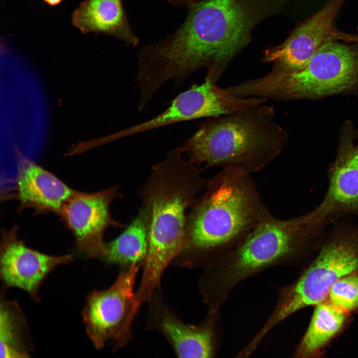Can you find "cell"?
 I'll use <instances>...</instances> for the list:
<instances>
[{
    "label": "cell",
    "mask_w": 358,
    "mask_h": 358,
    "mask_svg": "<svg viewBox=\"0 0 358 358\" xmlns=\"http://www.w3.org/2000/svg\"><path fill=\"white\" fill-rule=\"evenodd\" d=\"M289 0H204L189 6L183 23L163 40L151 44L149 56L163 80L179 86L198 69L214 83L231 60L250 40L262 20Z\"/></svg>",
    "instance_id": "cell-1"
},
{
    "label": "cell",
    "mask_w": 358,
    "mask_h": 358,
    "mask_svg": "<svg viewBox=\"0 0 358 358\" xmlns=\"http://www.w3.org/2000/svg\"><path fill=\"white\" fill-rule=\"evenodd\" d=\"M203 194L188 209L183 249L172 264L209 267L236 249L272 214L251 174L228 167L207 179Z\"/></svg>",
    "instance_id": "cell-2"
},
{
    "label": "cell",
    "mask_w": 358,
    "mask_h": 358,
    "mask_svg": "<svg viewBox=\"0 0 358 358\" xmlns=\"http://www.w3.org/2000/svg\"><path fill=\"white\" fill-rule=\"evenodd\" d=\"M183 152L181 147L171 151L139 189L149 220L148 250L136 291L143 302L160 288L164 271L181 252L188 209L207 183L201 164L184 160Z\"/></svg>",
    "instance_id": "cell-3"
},
{
    "label": "cell",
    "mask_w": 358,
    "mask_h": 358,
    "mask_svg": "<svg viewBox=\"0 0 358 358\" xmlns=\"http://www.w3.org/2000/svg\"><path fill=\"white\" fill-rule=\"evenodd\" d=\"M320 236L308 231L302 216L261 221L233 251L203 268L198 288L203 301L219 309L242 281L278 265L303 264L316 251Z\"/></svg>",
    "instance_id": "cell-4"
},
{
    "label": "cell",
    "mask_w": 358,
    "mask_h": 358,
    "mask_svg": "<svg viewBox=\"0 0 358 358\" xmlns=\"http://www.w3.org/2000/svg\"><path fill=\"white\" fill-rule=\"evenodd\" d=\"M273 108L262 104L203 123L181 146L188 160L205 168L235 167L252 174L281 153L286 131L274 120Z\"/></svg>",
    "instance_id": "cell-5"
},
{
    "label": "cell",
    "mask_w": 358,
    "mask_h": 358,
    "mask_svg": "<svg viewBox=\"0 0 358 358\" xmlns=\"http://www.w3.org/2000/svg\"><path fill=\"white\" fill-rule=\"evenodd\" d=\"M358 87V34L341 32L327 39L301 70L269 72L236 85L240 97L285 100L324 96Z\"/></svg>",
    "instance_id": "cell-6"
},
{
    "label": "cell",
    "mask_w": 358,
    "mask_h": 358,
    "mask_svg": "<svg viewBox=\"0 0 358 358\" xmlns=\"http://www.w3.org/2000/svg\"><path fill=\"white\" fill-rule=\"evenodd\" d=\"M316 252L296 279L277 288L278 300L261 329L263 334L293 313L326 300L336 281L358 271V225L349 216L332 223L321 234Z\"/></svg>",
    "instance_id": "cell-7"
},
{
    "label": "cell",
    "mask_w": 358,
    "mask_h": 358,
    "mask_svg": "<svg viewBox=\"0 0 358 358\" xmlns=\"http://www.w3.org/2000/svg\"><path fill=\"white\" fill-rule=\"evenodd\" d=\"M141 265L120 269L109 288L94 290L86 299L82 312L87 334L95 348L100 350L109 342L116 352L133 338V321L141 306L134 290Z\"/></svg>",
    "instance_id": "cell-8"
},
{
    "label": "cell",
    "mask_w": 358,
    "mask_h": 358,
    "mask_svg": "<svg viewBox=\"0 0 358 358\" xmlns=\"http://www.w3.org/2000/svg\"><path fill=\"white\" fill-rule=\"evenodd\" d=\"M119 185L96 192L78 191L63 205L59 215L72 233L77 251L89 258H99L104 247V234L110 226H125L111 216L112 201L122 195Z\"/></svg>",
    "instance_id": "cell-9"
},
{
    "label": "cell",
    "mask_w": 358,
    "mask_h": 358,
    "mask_svg": "<svg viewBox=\"0 0 358 358\" xmlns=\"http://www.w3.org/2000/svg\"><path fill=\"white\" fill-rule=\"evenodd\" d=\"M328 186L318 205L303 214L310 231L320 235L332 223L358 216V147L342 144L328 172Z\"/></svg>",
    "instance_id": "cell-10"
},
{
    "label": "cell",
    "mask_w": 358,
    "mask_h": 358,
    "mask_svg": "<svg viewBox=\"0 0 358 358\" xmlns=\"http://www.w3.org/2000/svg\"><path fill=\"white\" fill-rule=\"evenodd\" d=\"M251 98L229 94L226 89L205 78L173 100L166 110L144 123L116 133L118 139L181 121L205 117H217L252 107Z\"/></svg>",
    "instance_id": "cell-11"
},
{
    "label": "cell",
    "mask_w": 358,
    "mask_h": 358,
    "mask_svg": "<svg viewBox=\"0 0 358 358\" xmlns=\"http://www.w3.org/2000/svg\"><path fill=\"white\" fill-rule=\"evenodd\" d=\"M147 321L148 330L164 335L179 358H212L217 344L219 311L209 310L197 325L182 322L165 303L160 289L149 301Z\"/></svg>",
    "instance_id": "cell-12"
},
{
    "label": "cell",
    "mask_w": 358,
    "mask_h": 358,
    "mask_svg": "<svg viewBox=\"0 0 358 358\" xmlns=\"http://www.w3.org/2000/svg\"><path fill=\"white\" fill-rule=\"evenodd\" d=\"M17 226L1 231L0 277L4 287H17L39 302V290L48 275L57 267L74 260L73 254L54 256L27 247L17 236Z\"/></svg>",
    "instance_id": "cell-13"
},
{
    "label": "cell",
    "mask_w": 358,
    "mask_h": 358,
    "mask_svg": "<svg viewBox=\"0 0 358 358\" xmlns=\"http://www.w3.org/2000/svg\"><path fill=\"white\" fill-rule=\"evenodd\" d=\"M345 0H329L282 44L266 50L263 61L273 64L269 72L287 74L302 69L322 44L339 32L334 27V19Z\"/></svg>",
    "instance_id": "cell-14"
},
{
    "label": "cell",
    "mask_w": 358,
    "mask_h": 358,
    "mask_svg": "<svg viewBox=\"0 0 358 358\" xmlns=\"http://www.w3.org/2000/svg\"><path fill=\"white\" fill-rule=\"evenodd\" d=\"M18 171L15 179L19 211L60 214L64 204L77 192L52 173L24 156L15 147Z\"/></svg>",
    "instance_id": "cell-15"
},
{
    "label": "cell",
    "mask_w": 358,
    "mask_h": 358,
    "mask_svg": "<svg viewBox=\"0 0 358 358\" xmlns=\"http://www.w3.org/2000/svg\"><path fill=\"white\" fill-rule=\"evenodd\" d=\"M71 17L72 24L83 34H104L133 47L139 43L122 0H84L73 11Z\"/></svg>",
    "instance_id": "cell-16"
},
{
    "label": "cell",
    "mask_w": 358,
    "mask_h": 358,
    "mask_svg": "<svg viewBox=\"0 0 358 358\" xmlns=\"http://www.w3.org/2000/svg\"><path fill=\"white\" fill-rule=\"evenodd\" d=\"M149 220L142 207L131 222L117 237L105 242L100 258L105 263L117 265L120 269L134 265L142 266L148 246Z\"/></svg>",
    "instance_id": "cell-17"
},
{
    "label": "cell",
    "mask_w": 358,
    "mask_h": 358,
    "mask_svg": "<svg viewBox=\"0 0 358 358\" xmlns=\"http://www.w3.org/2000/svg\"><path fill=\"white\" fill-rule=\"evenodd\" d=\"M314 306L308 327L294 351V357H318L347 322L349 313L327 300Z\"/></svg>",
    "instance_id": "cell-18"
},
{
    "label": "cell",
    "mask_w": 358,
    "mask_h": 358,
    "mask_svg": "<svg viewBox=\"0 0 358 358\" xmlns=\"http://www.w3.org/2000/svg\"><path fill=\"white\" fill-rule=\"evenodd\" d=\"M0 358L30 357L34 350L26 319L16 301L1 298Z\"/></svg>",
    "instance_id": "cell-19"
},
{
    "label": "cell",
    "mask_w": 358,
    "mask_h": 358,
    "mask_svg": "<svg viewBox=\"0 0 358 358\" xmlns=\"http://www.w3.org/2000/svg\"><path fill=\"white\" fill-rule=\"evenodd\" d=\"M349 313L358 310V271L339 279L331 287L326 299Z\"/></svg>",
    "instance_id": "cell-20"
},
{
    "label": "cell",
    "mask_w": 358,
    "mask_h": 358,
    "mask_svg": "<svg viewBox=\"0 0 358 358\" xmlns=\"http://www.w3.org/2000/svg\"><path fill=\"white\" fill-rule=\"evenodd\" d=\"M168 1L174 6L179 7L184 5L189 6L198 0H168Z\"/></svg>",
    "instance_id": "cell-21"
},
{
    "label": "cell",
    "mask_w": 358,
    "mask_h": 358,
    "mask_svg": "<svg viewBox=\"0 0 358 358\" xmlns=\"http://www.w3.org/2000/svg\"><path fill=\"white\" fill-rule=\"evenodd\" d=\"M45 3L50 6L54 7L60 4L63 0H42Z\"/></svg>",
    "instance_id": "cell-22"
},
{
    "label": "cell",
    "mask_w": 358,
    "mask_h": 358,
    "mask_svg": "<svg viewBox=\"0 0 358 358\" xmlns=\"http://www.w3.org/2000/svg\"></svg>",
    "instance_id": "cell-23"
}]
</instances>
